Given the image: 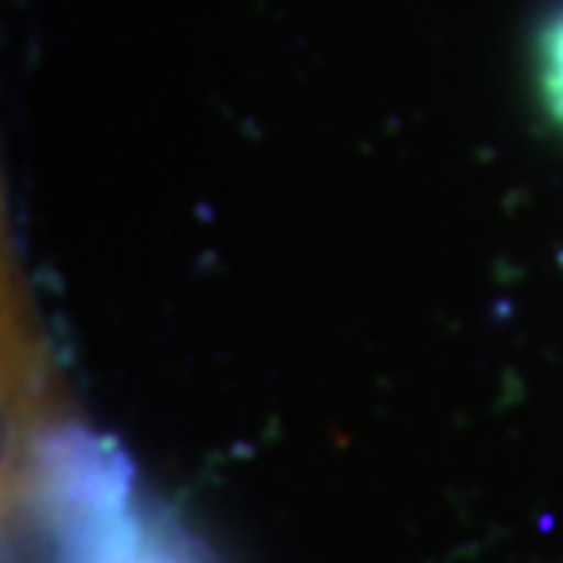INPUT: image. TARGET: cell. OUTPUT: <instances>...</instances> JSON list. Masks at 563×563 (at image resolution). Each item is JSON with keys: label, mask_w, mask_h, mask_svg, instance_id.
<instances>
[{"label": "cell", "mask_w": 563, "mask_h": 563, "mask_svg": "<svg viewBox=\"0 0 563 563\" xmlns=\"http://www.w3.org/2000/svg\"><path fill=\"white\" fill-rule=\"evenodd\" d=\"M538 92L545 114L563 129V11L538 33Z\"/></svg>", "instance_id": "1"}]
</instances>
